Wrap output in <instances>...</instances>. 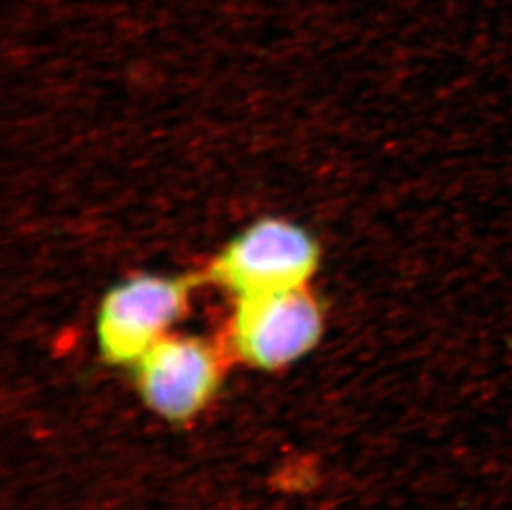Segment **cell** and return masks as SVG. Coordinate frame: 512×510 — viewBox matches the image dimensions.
Instances as JSON below:
<instances>
[{
    "instance_id": "277c9868",
    "label": "cell",
    "mask_w": 512,
    "mask_h": 510,
    "mask_svg": "<svg viewBox=\"0 0 512 510\" xmlns=\"http://www.w3.org/2000/svg\"><path fill=\"white\" fill-rule=\"evenodd\" d=\"M141 400L161 418L183 423L211 403L223 381V358L203 338L168 335L136 361Z\"/></svg>"
},
{
    "instance_id": "7a4b0ae2",
    "label": "cell",
    "mask_w": 512,
    "mask_h": 510,
    "mask_svg": "<svg viewBox=\"0 0 512 510\" xmlns=\"http://www.w3.org/2000/svg\"><path fill=\"white\" fill-rule=\"evenodd\" d=\"M189 284L178 277L141 274L108 290L97 313V343L115 365H135L171 335L188 310Z\"/></svg>"
},
{
    "instance_id": "3957f363",
    "label": "cell",
    "mask_w": 512,
    "mask_h": 510,
    "mask_svg": "<svg viewBox=\"0 0 512 510\" xmlns=\"http://www.w3.org/2000/svg\"><path fill=\"white\" fill-rule=\"evenodd\" d=\"M324 330V312L307 287L236 300L229 345L257 370H281L305 357Z\"/></svg>"
},
{
    "instance_id": "6da1fadb",
    "label": "cell",
    "mask_w": 512,
    "mask_h": 510,
    "mask_svg": "<svg viewBox=\"0 0 512 510\" xmlns=\"http://www.w3.org/2000/svg\"><path fill=\"white\" fill-rule=\"evenodd\" d=\"M319 265V247L294 222L267 217L239 232L213 260L209 275L234 299L302 289Z\"/></svg>"
}]
</instances>
